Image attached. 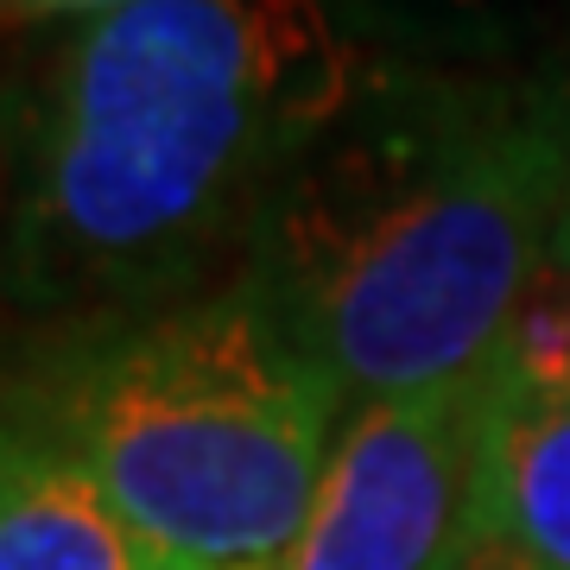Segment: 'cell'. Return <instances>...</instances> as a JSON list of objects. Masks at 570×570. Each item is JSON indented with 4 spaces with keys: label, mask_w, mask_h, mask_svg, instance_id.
Returning <instances> with one entry per match:
<instances>
[{
    "label": "cell",
    "mask_w": 570,
    "mask_h": 570,
    "mask_svg": "<svg viewBox=\"0 0 570 570\" xmlns=\"http://www.w3.org/2000/svg\"><path fill=\"white\" fill-rule=\"evenodd\" d=\"M362 77L330 0H127L82 26L32 115L13 292L77 324L209 292Z\"/></svg>",
    "instance_id": "obj_1"
},
{
    "label": "cell",
    "mask_w": 570,
    "mask_h": 570,
    "mask_svg": "<svg viewBox=\"0 0 570 570\" xmlns=\"http://www.w3.org/2000/svg\"><path fill=\"white\" fill-rule=\"evenodd\" d=\"M564 216V96L367 70L261 223L247 279L343 400H406L489 374Z\"/></svg>",
    "instance_id": "obj_2"
},
{
    "label": "cell",
    "mask_w": 570,
    "mask_h": 570,
    "mask_svg": "<svg viewBox=\"0 0 570 570\" xmlns=\"http://www.w3.org/2000/svg\"><path fill=\"white\" fill-rule=\"evenodd\" d=\"M159 570H273L324 489L343 387L247 273L77 324L13 400Z\"/></svg>",
    "instance_id": "obj_3"
},
{
    "label": "cell",
    "mask_w": 570,
    "mask_h": 570,
    "mask_svg": "<svg viewBox=\"0 0 570 570\" xmlns=\"http://www.w3.org/2000/svg\"><path fill=\"white\" fill-rule=\"evenodd\" d=\"M494 381L367 400L273 570H463L482 546Z\"/></svg>",
    "instance_id": "obj_4"
},
{
    "label": "cell",
    "mask_w": 570,
    "mask_h": 570,
    "mask_svg": "<svg viewBox=\"0 0 570 570\" xmlns=\"http://www.w3.org/2000/svg\"><path fill=\"white\" fill-rule=\"evenodd\" d=\"M0 570H159L102 489L0 406Z\"/></svg>",
    "instance_id": "obj_5"
},
{
    "label": "cell",
    "mask_w": 570,
    "mask_h": 570,
    "mask_svg": "<svg viewBox=\"0 0 570 570\" xmlns=\"http://www.w3.org/2000/svg\"><path fill=\"white\" fill-rule=\"evenodd\" d=\"M482 539L532 570H570V400L558 406L494 400Z\"/></svg>",
    "instance_id": "obj_6"
},
{
    "label": "cell",
    "mask_w": 570,
    "mask_h": 570,
    "mask_svg": "<svg viewBox=\"0 0 570 570\" xmlns=\"http://www.w3.org/2000/svg\"><path fill=\"white\" fill-rule=\"evenodd\" d=\"M494 400L501 406H558L570 400V242L546 254L508 317V336L494 348Z\"/></svg>",
    "instance_id": "obj_7"
},
{
    "label": "cell",
    "mask_w": 570,
    "mask_h": 570,
    "mask_svg": "<svg viewBox=\"0 0 570 570\" xmlns=\"http://www.w3.org/2000/svg\"><path fill=\"white\" fill-rule=\"evenodd\" d=\"M127 0H0V20H20V13H115Z\"/></svg>",
    "instance_id": "obj_8"
},
{
    "label": "cell",
    "mask_w": 570,
    "mask_h": 570,
    "mask_svg": "<svg viewBox=\"0 0 570 570\" xmlns=\"http://www.w3.org/2000/svg\"><path fill=\"white\" fill-rule=\"evenodd\" d=\"M463 570H532V564H520L513 551H501V546H489V539H482V546H475V558H469Z\"/></svg>",
    "instance_id": "obj_9"
},
{
    "label": "cell",
    "mask_w": 570,
    "mask_h": 570,
    "mask_svg": "<svg viewBox=\"0 0 570 570\" xmlns=\"http://www.w3.org/2000/svg\"><path fill=\"white\" fill-rule=\"evenodd\" d=\"M564 242H570V216H564Z\"/></svg>",
    "instance_id": "obj_10"
},
{
    "label": "cell",
    "mask_w": 570,
    "mask_h": 570,
    "mask_svg": "<svg viewBox=\"0 0 570 570\" xmlns=\"http://www.w3.org/2000/svg\"><path fill=\"white\" fill-rule=\"evenodd\" d=\"M564 102H570V89H564Z\"/></svg>",
    "instance_id": "obj_11"
}]
</instances>
